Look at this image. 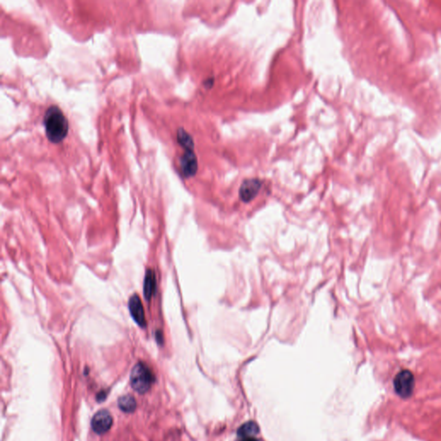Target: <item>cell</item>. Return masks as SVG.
I'll list each match as a JSON object with an SVG mask.
<instances>
[{
  "mask_svg": "<svg viewBox=\"0 0 441 441\" xmlns=\"http://www.w3.org/2000/svg\"><path fill=\"white\" fill-rule=\"evenodd\" d=\"M43 125L46 137L54 144L62 143L69 135V120L57 105H51L47 109L43 117Z\"/></svg>",
  "mask_w": 441,
  "mask_h": 441,
  "instance_id": "obj_1",
  "label": "cell"
},
{
  "mask_svg": "<svg viewBox=\"0 0 441 441\" xmlns=\"http://www.w3.org/2000/svg\"><path fill=\"white\" fill-rule=\"evenodd\" d=\"M154 381L153 374L146 364L140 362L134 367L130 375L131 386L140 394L146 393Z\"/></svg>",
  "mask_w": 441,
  "mask_h": 441,
  "instance_id": "obj_2",
  "label": "cell"
},
{
  "mask_svg": "<svg viewBox=\"0 0 441 441\" xmlns=\"http://www.w3.org/2000/svg\"><path fill=\"white\" fill-rule=\"evenodd\" d=\"M394 388L396 394L402 398H408L415 389V377L410 370H403L394 379Z\"/></svg>",
  "mask_w": 441,
  "mask_h": 441,
  "instance_id": "obj_3",
  "label": "cell"
},
{
  "mask_svg": "<svg viewBox=\"0 0 441 441\" xmlns=\"http://www.w3.org/2000/svg\"><path fill=\"white\" fill-rule=\"evenodd\" d=\"M179 168L182 175L186 179L196 175L198 172V162L194 150H184V153L179 159Z\"/></svg>",
  "mask_w": 441,
  "mask_h": 441,
  "instance_id": "obj_4",
  "label": "cell"
},
{
  "mask_svg": "<svg viewBox=\"0 0 441 441\" xmlns=\"http://www.w3.org/2000/svg\"><path fill=\"white\" fill-rule=\"evenodd\" d=\"M262 185L263 182L259 179H245L239 191L240 199L245 203L252 201L260 192Z\"/></svg>",
  "mask_w": 441,
  "mask_h": 441,
  "instance_id": "obj_5",
  "label": "cell"
},
{
  "mask_svg": "<svg viewBox=\"0 0 441 441\" xmlns=\"http://www.w3.org/2000/svg\"><path fill=\"white\" fill-rule=\"evenodd\" d=\"M112 416L107 410H101L96 414L91 421V427L97 435H103L110 430L112 426Z\"/></svg>",
  "mask_w": 441,
  "mask_h": 441,
  "instance_id": "obj_6",
  "label": "cell"
},
{
  "mask_svg": "<svg viewBox=\"0 0 441 441\" xmlns=\"http://www.w3.org/2000/svg\"><path fill=\"white\" fill-rule=\"evenodd\" d=\"M129 308L130 314L132 315L135 321L142 328L147 326L146 316L143 308V302L140 296L137 294L132 295L129 301Z\"/></svg>",
  "mask_w": 441,
  "mask_h": 441,
  "instance_id": "obj_7",
  "label": "cell"
},
{
  "mask_svg": "<svg viewBox=\"0 0 441 441\" xmlns=\"http://www.w3.org/2000/svg\"><path fill=\"white\" fill-rule=\"evenodd\" d=\"M260 428L254 422H248L242 426L237 431L239 437L238 441H259L256 435L259 434Z\"/></svg>",
  "mask_w": 441,
  "mask_h": 441,
  "instance_id": "obj_8",
  "label": "cell"
},
{
  "mask_svg": "<svg viewBox=\"0 0 441 441\" xmlns=\"http://www.w3.org/2000/svg\"><path fill=\"white\" fill-rule=\"evenodd\" d=\"M156 291V277L153 270H147L144 279V295L147 301L152 298Z\"/></svg>",
  "mask_w": 441,
  "mask_h": 441,
  "instance_id": "obj_9",
  "label": "cell"
},
{
  "mask_svg": "<svg viewBox=\"0 0 441 441\" xmlns=\"http://www.w3.org/2000/svg\"><path fill=\"white\" fill-rule=\"evenodd\" d=\"M177 142L184 150H194V140L183 128H179L177 131Z\"/></svg>",
  "mask_w": 441,
  "mask_h": 441,
  "instance_id": "obj_10",
  "label": "cell"
},
{
  "mask_svg": "<svg viewBox=\"0 0 441 441\" xmlns=\"http://www.w3.org/2000/svg\"><path fill=\"white\" fill-rule=\"evenodd\" d=\"M118 406L124 412L132 413L137 409V402L133 396L126 395L119 398Z\"/></svg>",
  "mask_w": 441,
  "mask_h": 441,
  "instance_id": "obj_11",
  "label": "cell"
}]
</instances>
